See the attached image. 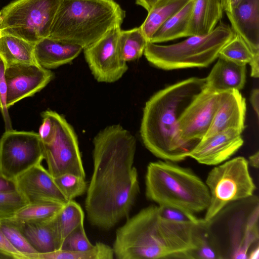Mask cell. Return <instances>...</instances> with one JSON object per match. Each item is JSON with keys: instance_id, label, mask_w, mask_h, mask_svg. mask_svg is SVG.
Here are the masks:
<instances>
[{"instance_id": "obj_41", "label": "cell", "mask_w": 259, "mask_h": 259, "mask_svg": "<svg viewBox=\"0 0 259 259\" xmlns=\"http://www.w3.org/2000/svg\"><path fill=\"white\" fill-rule=\"evenodd\" d=\"M250 101L254 110L256 116L259 117V90L258 89H253L250 94Z\"/></svg>"}, {"instance_id": "obj_40", "label": "cell", "mask_w": 259, "mask_h": 259, "mask_svg": "<svg viewBox=\"0 0 259 259\" xmlns=\"http://www.w3.org/2000/svg\"><path fill=\"white\" fill-rule=\"evenodd\" d=\"M17 191L15 180L8 179L0 172V193Z\"/></svg>"}, {"instance_id": "obj_29", "label": "cell", "mask_w": 259, "mask_h": 259, "mask_svg": "<svg viewBox=\"0 0 259 259\" xmlns=\"http://www.w3.org/2000/svg\"><path fill=\"white\" fill-rule=\"evenodd\" d=\"M255 53L246 41L236 34L221 50L218 57L241 65H246L253 58Z\"/></svg>"}, {"instance_id": "obj_25", "label": "cell", "mask_w": 259, "mask_h": 259, "mask_svg": "<svg viewBox=\"0 0 259 259\" xmlns=\"http://www.w3.org/2000/svg\"><path fill=\"white\" fill-rule=\"evenodd\" d=\"M191 0H159L148 11L140 26L148 41L156 31L170 17Z\"/></svg>"}, {"instance_id": "obj_2", "label": "cell", "mask_w": 259, "mask_h": 259, "mask_svg": "<svg viewBox=\"0 0 259 259\" xmlns=\"http://www.w3.org/2000/svg\"><path fill=\"white\" fill-rule=\"evenodd\" d=\"M163 218L150 205L127 220L116 232L113 244L118 259L184 258L196 248L199 223Z\"/></svg>"}, {"instance_id": "obj_47", "label": "cell", "mask_w": 259, "mask_h": 259, "mask_svg": "<svg viewBox=\"0 0 259 259\" xmlns=\"http://www.w3.org/2000/svg\"><path fill=\"white\" fill-rule=\"evenodd\" d=\"M12 258L11 256L4 254L1 252H0V259H10Z\"/></svg>"}, {"instance_id": "obj_11", "label": "cell", "mask_w": 259, "mask_h": 259, "mask_svg": "<svg viewBox=\"0 0 259 259\" xmlns=\"http://www.w3.org/2000/svg\"><path fill=\"white\" fill-rule=\"evenodd\" d=\"M44 158L43 144L38 133L5 131L0 139V172L14 180Z\"/></svg>"}, {"instance_id": "obj_28", "label": "cell", "mask_w": 259, "mask_h": 259, "mask_svg": "<svg viewBox=\"0 0 259 259\" xmlns=\"http://www.w3.org/2000/svg\"><path fill=\"white\" fill-rule=\"evenodd\" d=\"M119 41L122 57L126 62L140 58L148 42L140 27L121 30Z\"/></svg>"}, {"instance_id": "obj_18", "label": "cell", "mask_w": 259, "mask_h": 259, "mask_svg": "<svg viewBox=\"0 0 259 259\" xmlns=\"http://www.w3.org/2000/svg\"><path fill=\"white\" fill-rule=\"evenodd\" d=\"M226 13L235 33L259 53V0H242Z\"/></svg>"}, {"instance_id": "obj_27", "label": "cell", "mask_w": 259, "mask_h": 259, "mask_svg": "<svg viewBox=\"0 0 259 259\" xmlns=\"http://www.w3.org/2000/svg\"><path fill=\"white\" fill-rule=\"evenodd\" d=\"M84 217L80 205L73 200L65 204L55 216V222L61 246L65 237L77 227L83 224Z\"/></svg>"}, {"instance_id": "obj_1", "label": "cell", "mask_w": 259, "mask_h": 259, "mask_svg": "<svg viewBox=\"0 0 259 259\" xmlns=\"http://www.w3.org/2000/svg\"><path fill=\"white\" fill-rule=\"evenodd\" d=\"M93 170L85 208L90 223L109 230L126 218L140 193L134 166L136 139L119 124L109 125L93 140Z\"/></svg>"}, {"instance_id": "obj_20", "label": "cell", "mask_w": 259, "mask_h": 259, "mask_svg": "<svg viewBox=\"0 0 259 259\" xmlns=\"http://www.w3.org/2000/svg\"><path fill=\"white\" fill-rule=\"evenodd\" d=\"M218 61L205 78L206 88L222 93L242 90L246 81V65H241L218 57Z\"/></svg>"}, {"instance_id": "obj_26", "label": "cell", "mask_w": 259, "mask_h": 259, "mask_svg": "<svg viewBox=\"0 0 259 259\" xmlns=\"http://www.w3.org/2000/svg\"><path fill=\"white\" fill-rule=\"evenodd\" d=\"M114 257L112 247L98 242L94 247L83 252H75L62 249L46 253L30 254L28 259H113Z\"/></svg>"}, {"instance_id": "obj_49", "label": "cell", "mask_w": 259, "mask_h": 259, "mask_svg": "<svg viewBox=\"0 0 259 259\" xmlns=\"http://www.w3.org/2000/svg\"><path fill=\"white\" fill-rule=\"evenodd\" d=\"M0 15H1V13H0ZM0 23H1V20H0ZM1 36V32H0V37Z\"/></svg>"}, {"instance_id": "obj_22", "label": "cell", "mask_w": 259, "mask_h": 259, "mask_svg": "<svg viewBox=\"0 0 259 259\" xmlns=\"http://www.w3.org/2000/svg\"><path fill=\"white\" fill-rule=\"evenodd\" d=\"M224 12L222 0H194L187 37L209 33L221 21Z\"/></svg>"}, {"instance_id": "obj_15", "label": "cell", "mask_w": 259, "mask_h": 259, "mask_svg": "<svg viewBox=\"0 0 259 259\" xmlns=\"http://www.w3.org/2000/svg\"><path fill=\"white\" fill-rule=\"evenodd\" d=\"M15 181L17 190L28 203L55 202L65 204L69 201L41 163L35 164L20 175Z\"/></svg>"}, {"instance_id": "obj_39", "label": "cell", "mask_w": 259, "mask_h": 259, "mask_svg": "<svg viewBox=\"0 0 259 259\" xmlns=\"http://www.w3.org/2000/svg\"><path fill=\"white\" fill-rule=\"evenodd\" d=\"M0 252L14 259H26L24 255L19 252L6 238L0 226Z\"/></svg>"}, {"instance_id": "obj_33", "label": "cell", "mask_w": 259, "mask_h": 259, "mask_svg": "<svg viewBox=\"0 0 259 259\" xmlns=\"http://www.w3.org/2000/svg\"><path fill=\"white\" fill-rule=\"evenodd\" d=\"M58 188L68 200L83 194L87 190L85 178L73 174H65L54 178Z\"/></svg>"}, {"instance_id": "obj_46", "label": "cell", "mask_w": 259, "mask_h": 259, "mask_svg": "<svg viewBox=\"0 0 259 259\" xmlns=\"http://www.w3.org/2000/svg\"><path fill=\"white\" fill-rule=\"evenodd\" d=\"M242 0H227L224 7V12H229L236 7Z\"/></svg>"}, {"instance_id": "obj_10", "label": "cell", "mask_w": 259, "mask_h": 259, "mask_svg": "<svg viewBox=\"0 0 259 259\" xmlns=\"http://www.w3.org/2000/svg\"><path fill=\"white\" fill-rule=\"evenodd\" d=\"M55 125L52 138L43 143L48 170L55 178L65 174L85 178L76 135L72 126L57 112L48 110Z\"/></svg>"}, {"instance_id": "obj_12", "label": "cell", "mask_w": 259, "mask_h": 259, "mask_svg": "<svg viewBox=\"0 0 259 259\" xmlns=\"http://www.w3.org/2000/svg\"><path fill=\"white\" fill-rule=\"evenodd\" d=\"M120 27H113L98 40L83 49L89 68L99 82L116 81L128 69L119 47Z\"/></svg>"}, {"instance_id": "obj_7", "label": "cell", "mask_w": 259, "mask_h": 259, "mask_svg": "<svg viewBox=\"0 0 259 259\" xmlns=\"http://www.w3.org/2000/svg\"><path fill=\"white\" fill-rule=\"evenodd\" d=\"M222 22L209 33L188 36L179 42L162 45L148 42L144 55L156 67L165 70L206 67L218 58L222 48L235 35Z\"/></svg>"}, {"instance_id": "obj_37", "label": "cell", "mask_w": 259, "mask_h": 259, "mask_svg": "<svg viewBox=\"0 0 259 259\" xmlns=\"http://www.w3.org/2000/svg\"><path fill=\"white\" fill-rule=\"evenodd\" d=\"M158 210L161 217L172 221L197 223L200 220V219L197 218L195 214H190L170 206L158 205Z\"/></svg>"}, {"instance_id": "obj_6", "label": "cell", "mask_w": 259, "mask_h": 259, "mask_svg": "<svg viewBox=\"0 0 259 259\" xmlns=\"http://www.w3.org/2000/svg\"><path fill=\"white\" fill-rule=\"evenodd\" d=\"M259 200L254 195L231 202L206 226L221 259H245L249 250L258 244Z\"/></svg>"}, {"instance_id": "obj_4", "label": "cell", "mask_w": 259, "mask_h": 259, "mask_svg": "<svg viewBox=\"0 0 259 259\" xmlns=\"http://www.w3.org/2000/svg\"><path fill=\"white\" fill-rule=\"evenodd\" d=\"M125 16L114 0H61L49 37L83 49L121 26Z\"/></svg>"}, {"instance_id": "obj_30", "label": "cell", "mask_w": 259, "mask_h": 259, "mask_svg": "<svg viewBox=\"0 0 259 259\" xmlns=\"http://www.w3.org/2000/svg\"><path fill=\"white\" fill-rule=\"evenodd\" d=\"M64 204L55 202L28 203L20 209L14 217L23 221H40L55 216Z\"/></svg>"}, {"instance_id": "obj_8", "label": "cell", "mask_w": 259, "mask_h": 259, "mask_svg": "<svg viewBox=\"0 0 259 259\" xmlns=\"http://www.w3.org/2000/svg\"><path fill=\"white\" fill-rule=\"evenodd\" d=\"M61 0H15L0 11L1 35L34 45L50 36Z\"/></svg>"}, {"instance_id": "obj_43", "label": "cell", "mask_w": 259, "mask_h": 259, "mask_svg": "<svg viewBox=\"0 0 259 259\" xmlns=\"http://www.w3.org/2000/svg\"><path fill=\"white\" fill-rule=\"evenodd\" d=\"M158 1L159 0H136V3L144 8L148 12Z\"/></svg>"}, {"instance_id": "obj_3", "label": "cell", "mask_w": 259, "mask_h": 259, "mask_svg": "<svg viewBox=\"0 0 259 259\" xmlns=\"http://www.w3.org/2000/svg\"><path fill=\"white\" fill-rule=\"evenodd\" d=\"M205 87V78L192 77L158 91L147 101L140 134L146 148L156 157L174 162L188 157L195 146L181 139L178 122Z\"/></svg>"}, {"instance_id": "obj_17", "label": "cell", "mask_w": 259, "mask_h": 259, "mask_svg": "<svg viewBox=\"0 0 259 259\" xmlns=\"http://www.w3.org/2000/svg\"><path fill=\"white\" fill-rule=\"evenodd\" d=\"M246 111L245 99L240 91L232 90L222 93L213 120L204 137L228 128L242 133L245 127Z\"/></svg>"}, {"instance_id": "obj_32", "label": "cell", "mask_w": 259, "mask_h": 259, "mask_svg": "<svg viewBox=\"0 0 259 259\" xmlns=\"http://www.w3.org/2000/svg\"><path fill=\"white\" fill-rule=\"evenodd\" d=\"M0 226L9 242L26 259L29 255L37 253L27 240L13 217L1 219Z\"/></svg>"}, {"instance_id": "obj_14", "label": "cell", "mask_w": 259, "mask_h": 259, "mask_svg": "<svg viewBox=\"0 0 259 259\" xmlns=\"http://www.w3.org/2000/svg\"><path fill=\"white\" fill-rule=\"evenodd\" d=\"M5 76L9 109L20 100L41 91L54 75L51 70L39 64H14L6 66Z\"/></svg>"}, {"instance_id": "obj_13", "label": "cell", "mask_w": 259, "mask_h": 259, "mask_svg": "<svg viewBox=\"0 0 259 259\" xmlns=\"http://www.w3.org/2000/svg\"><path fill=\"white\" fill-rule=\"evenodd\" d=\"M221 95L205 87L185 109L178 122L179 135L184 141L195 146L205 136L219 106Z\"/></svg>"}, {"instance_id": "obj_16", "label": "cell", "mask_w": 259, "mask_h": 259, "mask_svg": "<svg viewBox=\"0 0 259 259\" xmlns=\"http://www.w3.org/2000/svg\"><path fill=\"white\" fill-rule=\"evenodd\" d=\"M243 143L240 132L228 128L204 137L190 151L188 157L201 164L217 165L230 158Z\"/></svg>"}, {"instance_id": "obj_45", "label": "cell", "mask_w": 259, "mask_h": 259, "mask_svg": "<svg viewBox=\"0 0 259 259\" xmlns=\"http://www.w3.org/2000/svg\"><path fill=\"white\" fill-rule=\"evenodd\" d=\"M248 162V164H250L253 167L256 168H258L259 152L258 151L249 157Z\"/></svg>"}, {"instance_id": "obj_35", "label": "cell", "mask_w": 259, "mask_h": 259, "mask_svg": "<svg viewBox=\"0 0 259 259\" xmlns=\"http://www.w3.org/2000/svg\"><path fill=\"white\" fill-rule=\"evenodd\" d=\"M27 204V201L17 190L0 193V219L14 217Z\"/></svg>"}, {"instance_id": "obj_44", "label": "cell", "mask_w": 259, "mask_h": 259, "mask_svg": "<svg viewBox=\"0 0 259 259\" xmlns=\"http://www.w3.org/2000/svg\"><path fill=\"white\" fill-rule=\"evenodd\" d=\"M259 258V244H257L252 246L249 250L247 254L248 259H258Z\"/></svg>"}, {"instance_id": "obj_42", "label": "cell", "mask_w": 259, "mask_h": 259, "mask_svg": "<svg viewBox=\"0 0 259 259\" xmlns=\"http://www.w3.org/2000/svg\"><path fill=\"white\" fill-rule=\"evenodd\" d=\"M249 64L251 68L250 75L252 77L258 78L259 76V54L255 55Z\"/></svg>"}, {"instance_id": "obj_5", "label": "cell", "mask_w": 259, "mask_h": 259, "mask_svg": "<svg viewBox=\"0 0 259 259\" xmlns=\"http://www.w3.org/2000/svg\"><path fill=\"white\" fill-rule=\"evenodd\" d=\"M145 194L158 205L175 207L192 214L206 210L210 202L205 183L190 169L166 160L148 164Z\"/></svg>"}, {"instance_id": "obj_19", "label": "cell", "mask_w": 259, "mask_h": 259, "mask_svg": "<svg viewBox=\"0 0 259 259\" xmlns=\"http://www.w3.org/2000/svg\"><path fill=\"white\" fill-rule=\"evenodd\" d=\"M82 50V48L78 45L49 37L40 39L34 46L36 62L48 69L72 62Z\"/></svg>"}, {"instance_id": "obj_24", "label": "cell", "mask_w": 259, "mask_h": 259, "mask_svg": "<svg viewBox=\"0 0 259 259\" xmlns=\"http://www.w3.org/2000/svg\"><path fill=\"white\" fill-rule=\"evenodd\" d=\"M34 45L12 35L0 37V57L6 66L14 64H38L34 57Z\"/></svg>"}, {"instance_id": "obj_36", "label": "cell", "mask_w": 259, "mask_h": 259, "mask_svg": "<svg viewBox=\"0 0 259 259\" xmlns=\"http://www.w3.org/2000/svg\"><path fill=\"white\" fill-rule=\"evenodd\" d=\"M6 67L5 62L0 57V110L4 121L5 131H9L13 128L7 106V87L5 76Z\"/></svg>"}, {"instance_id": "obj_23", "label": "cell", "mask_w": 259, "mask_h": 259, "mask_svg": "<svg viewBox=\"0 0 259 259\" xmlns=\"http://www.w3.org/2000/svg\"><path fill=\"white\" fill-rule=\"evenodd\" d=\"M193 2L194 0L190 1L166 20L156 31L148 42L157 44L187 37Z\"/></svg>"}, {"instance_id": "obj_48", "label": "cell", "mask_w": 259, "mask_h": 259, "mask_svg": "<svg viewBox=\"0 0 259 259\" xmlns=\"http://www.w3.org/2000/svg\"><path fill=\"white\" fill-rule=\"evenodd\" d=\"M227 0H222V2H223V6H224V7L227 3Z\"/></svg>"}, {"instance_id": "obj_34", "label": "cell", "mask_w": 259, "mask_h": 259, "mask_svg": "<svg viewBox=\"0 0 259 259\" xmlns=\"http://www.w3.org/2000/svg\"><path fill=\"white\" fill-rule=\"evenodd\" d=\"M94 246V245L89 241L82 224L75 228L65 237L60 249L83 252L92 249Z\"/></svg>"}, {"instance_id": "obj_31", "label": "cell", "mask_w": 259, "mask_h": 259, "mask_svg": "<svg viewBox=\"0 0 259 259\" xmlns=\"http://www.w3.org/2000/svg\"><path fill=\"white\" fill-rule=\"evenodd\" d=\"M185 259H221L209 236L203 219H201L199 223L196 248L186 254Z\"/></svg>"}, {"instance_id": "obj_21", "label": "cell", "mask_w": 259, "mask_h": 259, "mask_svg": "<svg viewBox=\"0 0 259 259\" xmlns=\"http://www.w3.org/2000/svg\"><path fill=\"white\" fill-rule=\"evenodd\" d=\"M54 217L40 221H23L14 218L27 240L37 253H46L61 248Z\"/></svg>"}, {"instance_id": "obj_9", "label": "cell", "mask_w": 259, "mask_h": 259, "mask_svg": "<svg viewBox=\"0 0 259 259\" xmlns=\"http://www.w3.org/2000/svg\"><path fill=\"white\" fill-rule=\"evenodd\" d=\"M248 161L238 156L213 167L205 182L210 202L203 219L208 221L229 203L253 195L256 186L249 171Z\"/></svg>"}, {"instance_id": "obj_38", "label": "cell", "mask_w": 259, "mask_h": 259, "mask_svg": "<svg viewBox=\"0 0 259 259\" xmlns=\"http://www.w3.org/2000/svg\"><path fill=\"white\" fill-rule=\"evenodd\" d=\"M42 123L39 127L38 134L43 143L48 142L52 138L55 131L54 121L48 110L41 113Z\"/></svg>"}]
</instances>
